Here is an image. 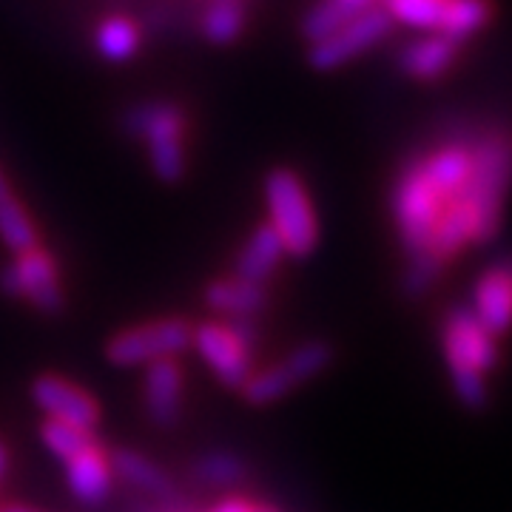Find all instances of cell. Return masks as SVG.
I'll return each mask as SVG.
<instances>
[{
  "label": "cell",
  "instance_id": "obj_13",
  "mask_svg": "<svg viewBox=\"0 0 512 512\" xmlns=\"http://www.w3.org/2000/svg\"><path fill=\"white\" fill-rule=\"evenodd\" d=\"M183 367L177 359H160L146 365V410L148 419L160 427L174 424L183 407Z\"/></svg>",
  "mask_w": 512,
  "mask_h": 512
},
{
  "label": "cell",
  "instance_id": "obj_19",
  "mask_svg": "<svg viewBox=\"0 0 512 512\" xmlns=\"http://www.w3.org/2000/svg\"><path fill=\"white\" fill-rule=\"evenodd\" d=\"M370 6L373 0H319L302 20V35L316 43L322 37L333 35L339 26H345L356 15L367 12Z\"/></svg>",
  "mask_w": 512,
  "mask_h": 512
},
{
  "label": "cell",
  "instance_id": "obj_8",
  "mask_svg": "<svg viewBox=\"0 0 512 512\" xmlns=\"http://www.w3.org/2000/svg\"><path fill=\"white\" fill-rule=\"evenodd\" d=\"M0 291L15 299H29L40 313H57L66 299L60 288L55 256L46 254L43 248H32L15 256V262H9L0 271Z\"/></svg>",
  "mask_w": 512,
  "mask_h": 512
},
{
  "label": "cell",
  "instance_id": "obj_4",
  "mask_svg": "<svg viewBox=\"0 0 512 512\" xmlns=\"http://www.w3.org/2000/svg\"><path fill=\"white\" fill-rule=\"evenodd\" d=\"M191 330L194 325L177 316L151 319L111 336L106 345V359L117 367H146L160 359H177L183 350L191 348Z\"/></svg>",
  "mask_w": 512,
  "mask_h": 512
},
{
  "label": "cell",
  "instance_id": "obj_28",
  "mask_svg": "<svg viewBox=\"0 0 512 512\" xmlns=\"http://www.w3.org/2000/svg\"><path fill=\"white\" fill-rule=\"evenodd\" d=\"M0 512H40L35 507H26V504H6V507H0Z\"/></svg>",
  "mask_w": 512,
  "mask_h": 512
},
{
  "label": "cell",
  "instance_id": "obj_1",
  "mask_svg": "<svg viewBox=\"0 0 512 512\" xmlns=\"http://www.w3.org/2000/svg\"><path fill=\"white\" fill-rule=\"evenodd\" d=\"M512 194V131L458 134L404 165L390 211L407 271L404 288L430 291L458 256L498 234Z\"/></svg>",
  "mask_w": 512,
  "mask_h": 512
},
{
  "label": "cell",
  "instance_id": "obj_7",
  "mask_svg": "<svg viewBox=\"0 0 512 512\" xmlns=\"http://www.w3.org/2000/svg\"><path fill=\"white\" fill-rule=\"evenodd\" d=\"M333 359V350L325 342H305L293 350L288 359H282L279 365L265 367L259 373H251V379L242 384V396L245 402L256 404H274L293 393L299 384L311 382L313 376H319Z\"/></svg>",
  "mask_w": 512,
  "mask_h": 512
},
{
  "label": "cell",
  "instance_id": "obj_9",
  "mask_svg": "<svg viewBox=\"0 0 512 512\" xmlns=\"http://www.w3.org/2000/svg\"><path fill=\"white\" fill-rule=\"evenodd\" d=\"M390 26H393V20L387 18V12L379 6H370L367 12L348 20L345 26H339L333 35L311 43V55H308L311 66L319 72L345 66L353 57L365 55L367 49H373L379 40H384Z\"/></svg>",
  "mask_w": 512,
  "mask_h": 512
},
{
  "label": "cell",
  "instance_id": "obj_25",
  "mask_svg": "<svg viewBox=\"0 0 512 512\" xmlns=\"http://www.w3.org/2000/svg\"><path fill=\"white\" fill-rule=\"evenodd\" d=\"M194 473H197L202 484L228 490V487H237L239 481L245 478V464L234 453H208V456H202L197 461Z\"/></svg>",
  "mask_w": 512,
  "mask_h": 512
},
{
  "label": "cell",
  "instance_id": "obj_3",
  "mask_svg": "<svg viewBox=\"0 0 512 512\" xmlns=\"http://www.w3.org/2000/svg\"><path fill=\"white\" fill-rule=\"evenodd\" d=\"M265 202H268V225L276 231L288 256H308L319 242V222L313 211L308 188L288 171L276 168L265 180Z\"/></svg>",
  "mask_w": 512,
  "mask_h": 512
},
{
  "label": "cell",
  "instance_id": "obj_22",
  "mask_svg": "<svg viewBox=\"0 0 512 512\" xmlns=\"http://www.w3.org/2000/svg\"><path fill=\"white\" fill-rule=\"evenodd\" d=\"M97 52L111 60V63H123L140 49V35L137 26L126 18H109L97 26Z\"/></svg>",
  "mask_w": 512,
  "mask_h": 512
},
{
  "label": "cell",
  "instance_id": "obj_10",
  "mask_svg": "<svg viewBox=\"0 0 512 512\" xmlns=\"http://www.w3.org/2000/svg\"><path fill=\"white\" fill-rule=\"evenodd\" d=\"M467 308L498 339L512 333V254L501 256L478 274Z\"/></svg>",
  "mask_w": 512,
  "mask_h": 512
},
{
  "label": "cell",
  "instance_id": "obj_2",
  "mask_svg": "<svg viewBox=\"0 0 512 512\" xmlns=\"http://www.w3.org/2000/svg\"><path fill=\"white\" fill-rule=\"evenodd\" d=\"M441 353L456 396L478 410L487 402L490 376L501 365V339L484 328L467 305H458L441 319Z\"/></svg>",
  "mask_w": 512,
  "mask_h": 512
},
{
  "label": "cell",
  "instance_id": "obj_27",
  "mask_svg": "<svg viewBox=\"0 0 512 512\" xmlns=\"http://www.w3.org/2000/svg\"><path fill=\"white\" fill-rule=\"evenodd\" d=\"M6 470H9V453H6V444L0 441V481L6 476Z\"/></svg>",
  "mask_w": 512,
  "mask_h": 512
},
{
  "label": "cell",
  "instance_id": "obj_12",
  "mask_svg": "<svg viewBox=\"0 0 512 512\" xmlns=\"http://www.w3.org/2000/svg\"><path fill=\"white\" fill-rule=\"evenodd\" d=\"M66 467V484H69V493L86 504V507H97L103 504L111 495L114 487V473H111L109 453L100 447V441L86 447L83 453H77L69 461H63Z\"/></svg>",
  "mask_w": 512,
  "mask_h": 512
},
{
  "label": "cell",
  "instance_id": "obj_17",
  "mask_svg": "<svg viewBox=\"0 0 512 512\" xmlns=\"http://www.w3.org/2000/svg\"><path fill=\"white\" fill-rule=\"evenodd\" d=\"M109 464L111 473L117 478H123L128 487H134V490H143V493L151 495H168L174 490L171 478L165 476L151 458L137 453V450L120 447V450H114L109 456Z\"/></svg>",
  "mask_w": 512,
  "mask_h": 512
},
{
  "label": "cell",
  "instance_id": "obj_21",
  "mask_svg": "<svg viewBox=\"0 0 512 512\" xmlns=\"http://www.w3.org/2000/svg\"><path fill=\"white\" fill-rule=\"evenodd\" d=\"M382 9L393 23H404L410 29L433 35L439 32L441 20H444L447 0H384Z\"/></svg>",
  "mask_w": 512,
  "mask_h": 512
},
{
  "label": "cell",
  "instance_id": "obj_11",
  "mask_svg": "<svg viewBox=\"0 0 512 512\" xmlns=\"http://www.w3.org/2000/svg\"><path fill=\"white\" fill-rule=\"evenodd\" d=\"M32 402L46 413V421H60V424H72L83 430H94L100 421V407L94 402L92 393H86L83 387H77L69 379L60 376H40L32 384Z\"/></svg>",
  "mask_w": 512,
  "mask_h": 512
},
{
  "label": "cell",
  "instance_id": "obj_15",
  "mask_svg": "<svg viewBox=\"0 0 512 512\" xmlns=\"http://www.w3.org/2000/svg\"><path fill=\"white\" fill-rule=\"evenodd\" d=\"M458 60V46L441 35H424L410 40L399 55V66L416 80H439L453 69Z\"/></svg>",
  "mask_w": 512,
  "mask_h": 512
},
{
  "label": "cell",
  "instance_id": "obj_24",
  "mask_svg": "<svg viewBox=\"0 0 512 512\" xmlns=\"http://www.w3.org/2000/svg\"><path fill=\"white\" fill-rule=\"evenodd\" d=\"M40 439L46 444V450L60 461H69L77 453H83L86 447L97 444L94 430H83V427H72V424H60V421H46L40 427Z\"/></svg>",
  "mask_w": 512,
  "mask_h": 512
},
{
  "label": "cell",
  "instance_id": "obj_14",
  "mask_svg": "<svg viewBox=\"0 0 512 512\" xmlns=\"http://www.w3.org/2000/svg\"><path fill=\"white\" fill-rule=\"evenodd\" d=\"M268 302V291L265 285L256 282H245L239 276H225V279H214L205 288V305L220 316L228 319H248L251 313H259Z\"/></svg>",
  "mask_w": 512,
  "mask_h": 512
},
{
  "label": "cell",
  "instance_id": "obj_6",
  "mask_svg": "<svg viewBox=\"0 0 512 512\" xmlns=\"http://www.w3.org/2000/svg\"><path fill=\"white\" fill-rule=\"evenodd\" d=\"M126 126L131 134L146 140L148 160H151L154 174L163 183H177L185 171L183 114L168 103H151V106H140L131 111Z\"/></svg>",
  "mask_w": 512,
  "mask_h": 512
},
{
  "label": "cell",
  "instance_id": "obj_5",
  "mask_svg": "<svg viewBox=\"0 0 512 512\" xmlns=\"http://www.w3.org/2000/svg\"><path fill=\"white\" fill-rule=\"evenodd\" d=\"M191 348L200 353V359L211 367V373L225 387H239L251 379V350L254 336L245 330L242 319L228 322H202L191 330Z\"/></svg>",
  "mask_w": 512,
  "mask_h": 512
},
{
  "label": "cell",
  "instance_id": "obj_26",
  "mask_svg": "<svg viewBox=\"0 0 512 512\" xmlns=\"http://www.w3.org/2000/svg\"><path fill=\"white\" fill-rule=\"evenodd\" d=\"M211 512H276L268 504H259V501H248V498H228L217 504Z\"/></svg>",
  "mask_w": 512,
  "mask_h": 512
},
{
  "label": "cell",
  "instance_id": "obj_16",
  "mask_svg": "<svg viewBox=\"0 0 512 512\" xmlns=\"http://www.w3.org/2000/svg\"><path fill=\"white\" fill-rule=\"evenodd\" d=\"M282 256H285V248H282V242L276 237V231L265 222V225H259L251 239L242 245V251L237 256V271L234 276L239 279H245V282H256V285H265L274 271L279 268V262H282Z\"/></svg>",
  "mask_w": 512,
  "mask_h": 512
},
{
  "label": "cell",
  "instance_id": "obj_23",
  "mask_svg": "<svg viewBox=\"0 0 512 512\" xmlns=\"http://www.w3.org/2000/svg\"><path fill=\"white\" fill-rule=\"evenodd\" d=\"M242 26H245V15H242L239 0H214L202 18V32L217 46L234 43L242 32Z\"/></svg>",
  "mask_w": 512,
  "mask_h": 512
},
{
  "label": "cell",
  "instance_id": "obj_20",
  "mask_svg": "<svg viewBox=\"0 0 512 512\" xmlns=\"http://www.w3.org/2000/svg\"><path fill=\"white\" fill-rule=\"evenodd\" d=\"M0 239L15 256L37 248L35 222L29 220L26 208L15 200L12 191L6 197H0Z\"/></svg>",
  "mask_w": 512,
  "mask_h": 512
},
{
  "label": "cell",
  "instance_id": "obj_18",
  "mask_svg": "<svg viewBox=\"0 0 512 512\" xmlns=\"http://www.w3.org/2000/svg\"><path fill=\"white\" fill-rule=\"evenodd\" d=\"M493 20V3L490 0H447V12L441 20L436 35L453 40L461 46L464 40L478 35Z\"/></svg>",
  "mask_w": 512,
  "mask_h": 512
}]
</instances>
